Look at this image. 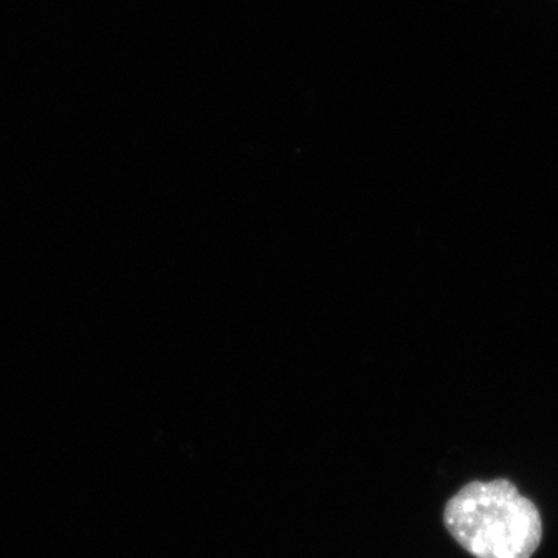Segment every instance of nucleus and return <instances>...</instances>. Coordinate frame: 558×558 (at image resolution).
<instances>
[{
  "mask_svg": "<svg viewBox=\"0 0 558 558\" xmlns=\"http://www.w3.org/2000/svg\"><path fill=\"white\" fill-rule=\"evenodd\" d=\"M444 523L476 558H531L542 542L538 509L506 480L462 487L447 502Z\"/></svg>",
  "mask_w": 558,
  "mask_h": 558,
  "instance_id": "f257e3e1",
  "label": "nucleus"
}]
</instances>
